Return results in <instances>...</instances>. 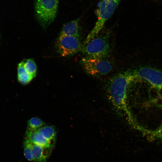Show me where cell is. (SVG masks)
Returning a JSON list of instances; mask_svg holds the SVG:
<instances>
[{"label":"cell","mask_w":162,"mask_h":162,"mask_svg":"<svg viewBox=\"0 0 162 162\" xmlns=\"http://www.w3.org/2000/svg\"><path fill=\"white\" fill-rule=\"evenodd\" d=\"M109 38L107 34H98L83 45L81 51L86 57L105 58L111 52Z\"/></svg>","instance_id":"obj_2"},{"label":"cell","mask_w":162,"mask_h":162,"mask_svg":"<svg viewBox=\"0 0 162 162\" xmlns=\"http://www.w3.org/2000/svg\"><path fill=\"white\" fill-rule=\"evenodd\" d=\"M44 125V123L41 119L37 117H33L28 122V129L26 131H36Z\"/></svg>","instance_id":"obj_13"},{"label":"cell","mask_w":162,"mask_h":162,"mask_svg":"<svg viewBox=\"0 0 162 162\" xmlns=\"http://www.w3.org/2000/svg\"><path fill=\"white\" fill-rule=\"evenodd\" d=\"M37 130L45 139L54 145L56 137V132L54 127L50 126H44Z\"/></svg>","instance_id":"obj_12"},{"label":"cell","mask_w":162,"mask_h":162,"mask_svg":"<svg viewBox=\"0 0 162 162\" xmlns=\"http://www.w3.org/2000/svg\"><path fill=\"white\" fill-rule=\"evenodd\" d=\"M135 80H141L147 82L153 87L162 89V72L150 67H145L132 71Z\"/></svg>","instance_id":"obj_7"},{"label":"cell","mask_w":162,"mask_h":162,"mask_svg":"<svg viewBox=\"0 0 162 162\" xmlns=\"http://www.w3.org/2000/svg\"><path fill=\"white\" fill-rule=\"evenodd\" d=\"M59 0H35V10L36 17L40 23L46 27L55 18Z\"/></svg>","instance_id":"obj_4"},{"label":"cell","mask_w":162,"mask_h":162,"mask_svg":"<svg viewBox=\"0 0 162 162\" xmlns=\"http://www.w3.org/2000/svg\"><path fill=\"white\" fill-rule=\"evenodd\" d=\"M56 45L59 53L63 56L73 55L81 51L83 47L80 38L60 35Z\"/></svg>","instance_id":"obj_6"},{"label":"cell","mask_w":162,"mask_h":162,"mask_svg":"<svg viewBox=\"0 0 162 162\" xmlns=\"http://www.w3.org/2000/svg\"><path fill=\"white\" fill-rule=\"evenodd\" d=\"M140 131L144 134L150 135L153 137L158 139H162V125L154 130H149L145 129L142 127Z\"/></svg>","instance_id":"obj_16"},{"label":"cell","mask_w":162,"mask_h":162,"mask_svg":"<svg viewBox=\"0 0 162 162\" xmlns=\"http://www.w3.org/2000/svg\"><path fill=\"white\" fill-rule=\"evenodd\" d=\"M24 62L22 61L18 64L17 68V78L18 81L23 84L29 83L34 78L28 74L24 66Z\"/></svg>","instance_id":"obj_11"},{"label":"cell","mask_w":162,"mask_h":162,"mask_svg":"<svg viewBox=\"0 0 162 162\" xmlns=\"http://www.w3.org/2000/svg\"><path fill=\"white\" fill-rule=\"evenodd\" d=\"M33 144L26 138L24 142V154L25 158L30 161H33L32 155V148Z\"/></svg>","instance_id":"obj_14"},{"label":"cell","mask_w":162,"mask_h":162,"mask_svg":"<svg viewBox=\"0 0 162 162\" xmlns=\"http://www.w3.org/2000/svg\"></svg>","instance_id":"obj_17"},{"label":"cell","mask_w":162,"mask_h":162,"mask_svg":"<svg viewBox=\"0 0 162 162\" xmlns=\"http://www.w3.org/2000/svg\"><path fill=\"white\" fill-rule=\"evenodd\" d=\"M121 0H102L97 11L98 20L94 26L88 34L84 42L85 45L98 34L106 22L113 14Z\"/></svg>","instance_id":"obj_3"},{"label":"cell","mask_w":162,"mask_h":162,"mask_svg":"<svg viewBox=\"0 0 162 162\" xmlns=\"http://www.w3.org/2000/svg\"><path fill=\"white\" fill-rule=\"evenodd\" d=\"M80 63L86 72L94 77L104 75L113 69L112 62L105 58H83Z\"/></svg>","instance_id":"obj_5"},{"label":"cell","mask_w":162,"mask_h":162,"mask_svg":"<svg viewBox=\"0 0 162 162\" xmlns=\"http://www.w3.org/2000/svg\"><path fill=\"white\" fill-rule=\"evenodd\" d=\"M24 66L27 72L34 77L36 74L37 68L34 61L31 59L27 60L24 62Z\"/></svg>","instance_id":"obj_15"},{"label":"cell","mask_w":162,"mask_h":162,"mask_svg":"<svg viewBox=\"0 0 162 162\" xmlns=\"http://www.w3.org/2000/svg\"><path fill=\"white\" fill-rule=\"evenodd\" d=\"M80 19L77 18L64 24L61 31L60 35L80 37Z\"/></svg>","instance_id":"obj_8"},{"label":"cell","mask_w":162,"mask_h":162,"mask_svg":"<svg viewBox=\"0 0 162 162\" xmlns=\"http://www.w3.org/2000/svg\"><path fill=\"white\" fill-rule=\"evenodd\" d=\"M52 148L33 144L32 150L33 161L35 162H45L51 152Z\"/></svg>","instance_id":"obj_9"},{"label":"cell","mask_w":162,"mask_h":162,"mask_svg":"<svg viewBox=\"0 0 162 162\" xmlns=\"http://www.w3.org/2000/svg\"><path fill=\"white\" fill-rule=\"evenodd\" d=\"M26 138L34 144L46 147L52 148L54 145L45 139L37 130L26 131Z\"/></svg>","instance_id":"obj_10"},{"label":"cell","mask_w":162,"mask_h":162,"mask_svg":"<svg viewBox=\"0 0 162 162\" xmlns=\"http://www.w3.org/2000/svg\"><path fill=\"white\" fill-rule=\"evenodd\" d=\"M135 80L132 71L127 70L113 76L108 84L107 92L109 99L118 110L125 114L129 123L135 128L138 126L128 109L127 103L128 87Z\"/></svg>","instance_id":"obj_1"}]
</instances>
